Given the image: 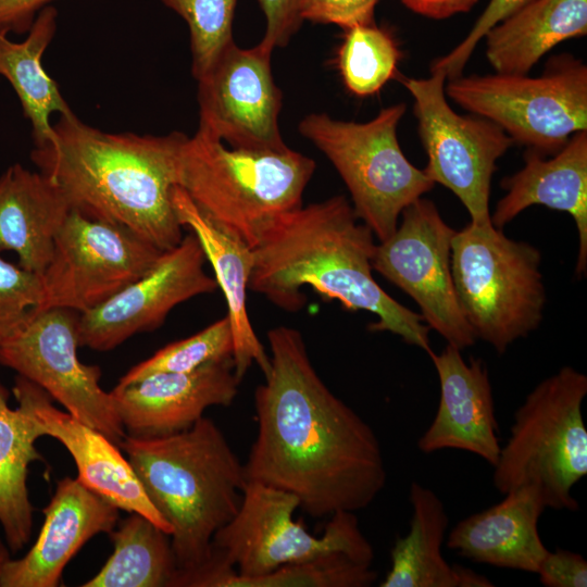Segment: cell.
Masks as SVG:
<instances>
[{
    "instance_id": "1",
    "label": "cell",
    "mask_w": 587,
    "mask_h": 587,
    "mask_svg": "<svg viewBox=\"0 0 587 587\" xmlns=\"http://www.w3.org/2000/svg\"><path fill=\"white\" fill-rule=\"evenodd\" d=\"M267 340L271 367L254 391L247 480L292 494L313 517L365 509L387 480L375 432L325 385L297 328L273 327Z\"/></svg>"
},
{
    "instance_id": "2",
    "label": "cell",
    "mask_w": 587,
    "mask_h": 587,
    "mask_svg": "<svg viewBox=\"0 0 587 587\" xmlns=\"http://www.w3.org/2000/svg\"><path fill=\"white\" fill-rule=\"evenodd\" d=\"M376 243L344 196L301 205L282 216L253 250L248 289L288 312L305 304L304 286L337 300L351 312L376 316L372 332H389L407 344L432 351L429 327L390 297L374 279Z\"/></svg>"
},
{
    "instance_id": "3",
    "label": "cell",
    "mask_w": 587,
    "mask_h": 587,
    "mask_svg": "<svg viewBox=\"0 0 587 587\" xmlns=\"http://www.w3.org/2000/svg\"><path fill=\"white\" fill-rule=\"evenodd\" d=\"M51 142L30 160L66 196L72 209L123 225L166 251L184 235L172 201L176 158L187 135L107 133L75 113L59 115Z\"/></svg>"
},
{
    "instance_id": "4",
    "label": "cell",
    "mask_w": 587,
    "mask_h": 587,
    "mask_svg": "<svg viewBox=\"0 0 587 587\" xmlns=\"http://www.w3.org/2000/svg\"><path fill=\"white\" fill-rule=\"evenodd\" d=\"M120 447L148 499L172 528L174 587L207 567L215 533L237 513L247 484L243 463L215 422L159 438L125 436Z\"/></svg>"
},
{
    "instance_id": "5",
    "label": "cell",
    "mask_w": 587,
    "mask_h": 587,
    "mask_svg": "<svg viewBox=\"0 0 587 587\" xmlns=\"http://www.w3.org/2000/svg\"><path fill=\"white\" fill-rule=\"evenodd\" d=\"M315 162L291 149L228 148L199 129L183 140L176 186L213 222L254 248L285 214L302 205Z\"/></svg>"
},
{
    "instance_id": "6",
    "label": "cell",
    "mask_w": 587,
    "mask_h": 587,
    "mask_svg": "<svg viewBox=\"0 0 587 587\" xmlns=\"http://www.w3.org/2000/svg\"><path fill=\"white\" fill-rule=\"evenodd\" d=\"M586 395L587 376L571 366L541 380L527 395L494 465L498 491L532 485L540 490L547 508L578 510L572 488L587 474L582 412Z\"/></svg>"
},
{
    "instance_id": "7",
    "label": "cell",
    "mask_w": 587,
    "mask_h": 587,
    "mask_svg": "<svg viewBox=\"0 0 587 587\" xmlns=\"http://www.w3.org/2000/svg\"><path fill=\"white\" fill-rule=\"evenodd\" d=\"M540 251L492 225L470 222L451 243V273L461 310L476 339L499 354L537 329L546 289Z\"/></svg>"
},
{
    "instance_id": "8",
    "label": "cell",
    "mask_w": 587,
    "mask_h": 587,
    "mask_svg": "<svg viewBox=\"0 0 587 587\" xmlns=\"http://www.w3.org/2000/svg\"><path fill=\"white\" fill-rule=\"evenodd\" d=\"M404 112L403 103L394 104L366 123L311 113L298 125L300 134L335 166L354 213L379 241L395 233L402 211L435 185L400 148L397 126Z\"/></svg>"
},
{
    "instance_id": "9",
    "label": "cell",
    "mask_w": 587,
    "mask_h": 587,
    "mask_svg": "<svg viewBox=\"0 0 587 587\" xmlns=\"http://www.w3.org/2000/svg\"><path fill=\"white\" fill-rule=\"evenodd\" d=\"M298 508L299 500L292 494L248 480L237 513L213 536L207 585L211 587L229 572L258 577L333 551L373 563L374 549L354 512H335L323 534L314 536L294 520Z\"/></svg>"
},
{
    "instance_id": "10",
    "label": "cell",
    "mask_w": 587,
    "mask_h": 587,
    "mask_svg": "<svg viewBox=\"0 0 587 587\" xmlns=\"http://www.w3.org/2000/svg\"><path fill=\"white\" fill-rule=\"evenodd\" d=\"M447 96L485 117L514 143L554 154L587 130V66L572 55L553 58L538 77L497 73L449 79Z\"/></svg>"
},
{
    "instance_id": "11",
    "label": "cell",
    "mask_w": 587,
    "mask_h": 587,
    "mask_svg": "<svg viewBox=\"0 0 587 587\" xmlns=\"http://www.w3.org/2000/svg\"><path fill=\"white\" fill-rule=\"evenodd\" d=\"M430 72L427 78L400 80L414 99L417 130L427 154L423 171L458 197L472 223L489 224L496 163L514 142L494 122L476 114H458L446 99V75Z\"/></svg>"
},
{
    "instance_id": "12",
    "label": "cell",
    "mask_w": 587,
    "mask_h": 587,
    "mask_svg": "<svg viewBox=\"0 0 587 587\" xmlns=\"http://www.w3.org/2000/svg\"><path fill=\"white\" fill-rule=\"evenodd\" d=\"M127 227L72 209L59 229L41 276L35 311L62 308L85 313L143 276L162 254Z\"/></svg>"
},
{
    "instance_id": "13",
    "label": "cell",
    "mask_w": 587,
    "mask_h": 587,
    "mask_svg": "<svg viewBox=\"0 0 587 587\" xmlns=\"http://www.w3.org/2000/svg\"><path fill=\"white\" fill-rule=\"evenodd\" d=\"M79 315L62 308L32 313L0 346V365L42 388L71 415L120 446L126 434L111 392L99 384L101 369L77 357Z\"/></svg>"
},
{
    "instance_id": "14",
    "label": "cell",
    "mask_w": 587,
    "mask_h": 587,
    "mask_svg": "<svg viewBox=\"0 0 587 587\" xmlns=\"http://www.w3.org/2000/svg\"><path fill=\"white\" fill-rule=\"evenodd\" d=\"M401 215L395 233L376 245L373 271L410 296L429 329L448 345L460 350L473 346L476 336L461 310L451 273V243L457 230L425 198L411 203Z\"/></svg>"
},
{
    "instance_id": "15",
    "label": "cell",
    "mask_w": 587,
    "mask_h": 587,
    "mask_svg": "<svg viewBox=\"0 0 587 587\" xmlns=\"http://www.w3.org/2000/svg\"><path fill=\"white\" fill-rule=\"evenodd\" d=\"M271 49L227 46L198 82L199 129L232 148L285 151L278 125L282 91L271 70Z\"/></svg>"
},
{
    "instance_id": "16",
    "label": "cell",
    "mask_w": 587,
    "mask_h": 587,
    "mask_svg": "<svg viewBox=\"0 0 587 587\" xmlns=\"http://www.w3.org/2000/svg\"><path fill=\"white\" fill-rule=\"evenodd\" d=\"M207 259L193 233L162 252L141 277L97 308L80 313L78 344L109 351L135 334L160 327L177 304L215 291L217 283L203 265Z\"/></svg>"
},
{
    "instance_id": "17",
    "label": "cell",
    "mask_w": 587,
    "mask_h": 587,
    "mask_svg": "<svg viewBox=\"0 0 587 587\" xmlns=\"http://www.w3.org/2000/svg\"><path fill=\"white\" fill-rule=\"evenodd\" d=\"M239 384L234 359L227 358L190 372L116 385L110 392L127 436L159 438L190 428L210 407H229Z\"/></svg>"
},
{
    "instance_id": "18",
    "label": "cell",
    "mask_w": 587,
    "mask_h": 587,
    "mask_svg": "<svg viewBox=\"0 0 587 587\" xmlns=\"http://www.w3.org/2000/svg\"><path fill=\"white\" fill-rule=\"evenodd\" d=\"M13 395L25 404L43 436L59 440L72 455L77 478L120 510L139 513L171 535L172 528L148 499L135 471L117 445L99 430L52 404V398L27 378L16 375Z\"/></svg>"
},
{
    "instance_id": "19",
    "label": "cell",
    "mask_w": 587,
    "mask_h": 587,
    "mask_svg": "<svg viewBox=\"0 0 587 587\" xmlns=\"http://www.w3.org/2000/svg\"><path fill=\"white\" fill-rule=\"evenodd\" d=\"M437 371L440 398L428 428L417 440L423 453L458 449L495 465L500 453L498 422L487 366L480 359L466 362L451 345L428 352Z\"/></svg>"
},
{
    "instance_id": "20",
    "label": "cell",
    "mask_w": 587,
    "mask_h": 587,
    "mask_svg": "<svg viewBox=\"0 0 587 587\" xmlns=\"http://www.w3.org/2000/svg\"><path fill=\"white\" fill-rule=\"evenodd\" d=\"M118 508L65 476L42 510L45 521L35 544L21 559L10 560L3 587H57L63 570L93 536L109 534L118 521Z\"/></svg>"
},
{
    "instance_id": "21",
    "label": "cell",
    "mask_w": 587,
    "mask_h": 587,
    "mask_svg": "<svg viewBox=\"0 0 587 587\" xmlns=\"http://www.w3.org/2000/svg\"><path fill=\"white\" fill-rule=\"evenodd\" d=\"M527 150L523 168L503 178L507 193L490 215L495 227L502 229L525 209L539 204L569 213L578 232V255L575 272L587 270V130L573 134L553 154Z\"/></svg>"
},
{
    "instance_id": "22",
    "label": "cell",
    "mask_w": 587,
    "mask_h": 587,
    "mask_svg": "<svg viewBox=\"0 0 587 587\" xmlns=\"http://www.w3.org/2000/svg\"><path fill=\"white\" fill-rule=\"evenodd\" d=\"M503 495L500 502L458 522L447 547L476 563L536 574L548 551L538 530L547 508L542 495L532 485Z\"/></svg>"
},
{
    "instance_id": "23",
    "label": "cell",
    "mask_w": 587,
    "mask_h": 587,
    "mask_svg": "<svg viewBox=\"0 0 587 587\" xmlns=\"http://www.w3.org/2000/svg\"><path fill=\"white\" fill-rule=\"evenodd\" d=\"M172 201L180 225L198 238L227 303L237 379L241 383L253 363L265 376L271 367L270 355L253 330L246 305L252 248L208 217L180 187H174Z\"/></svg>"
},
{
    "instance_id": "24",
    "label": "cell",
    "mask_w": 587,
    "mask_h": 587,
    "mask_svg": "<svg viewBox=\"0 0 587 587\" xmlns=\"http://www.w3.org/2000/svg\"><path fill=\"white\" fill-rule=\"evenodd\" d=\"M72 207L47 175L20 163L0 175V251H13L18 265L41 275L54 238Z\"/></svg>"
},
{
    "instance_id": "25",
    "label": "cell",
    "mask_w": 587,
    "mask_h": 587,
    "mask_svg": "<svg viewBox=\"0 0 587 587\" xmlns=\"http://www.w3.org/2000/svg\"><path fill=\"white\" fill-rule=\"evenodd\" d=\"M410 529L390 551L391 566L380 587H491V580L472 569L450 564L442 554L449 524L440 498L417 482L410 486Z\"/></svg>"
},
{
    "instance_id": "26",
    "label": "cell",
    "mask_w": 587,
    "mask_h": 587,
    "mask_svg": "<svg viewBox=\"0 0 587 587\" xmlns=\"http://www.w3.org/2000/svg\"><path fill=\"white\" fill-rule=\"evenodd\" d=\"M587 33V0H529L484 36L497 73L527 74L547 52Z\"/></svg>"
},
{
    "instance_id": "27",
    "label": "cell",
    "mask_w": 587,
    "mask_h": 587,
    "mask_svg": "<svg viewBox=\"0 0 587 587\" xmlns=\"http://www.w3.org/2000/svg\"><path fill=\"white\" fill-rule=\"evenodd\" d=\"M58 26V10L48 5L35 18L22 41L0 35V75L12 86L24 116L32 126L35 147L52 141L51 116L74 112L54 79L42 65V55L52 41Z\"/></svg>"
},
{
    "instance_id": "28",
    "label": "cell",
    "mask_w": 587,
    "mask_h": 587,
    "mask_svg": "<svg viewBox=\"0 0 587 587\" xmlns=\"http://www.w3.org/2000/svg\"><path fill=\"white\" fill-rule=\"evenodd\" d=\"M9 390L0 383V524L13 552L27 545L34 509L27 489L29 464L41 461L35 447L42 432L29 409L8 404Z\"/></svg>"
},
{
    "instance_id": "29",
    "label": "cell",
    "mask_w": 587,
    "mask_h": 587,
    "mask_svg": "<svg viewBox=\"0 0 587 587\" xmlns=\"http://www.w3.org/2000/svg\"><path fill=\"white\" fill-rule=\"evenodd\" d=\"M108 535L113 553L83 587H174L178 569L167 533L134 512Z\"/></svg>"
},
{
    "instance_id": "30",
    "label": "cell",
    "mask_w": 587,
    "mask_h": 587,
    "mask_svg": "<svg viewBox=\"0 0 587 587\" xmlns=\"http://www.w3.org/2000/svg\"><path fill=\"white\" fill-rule=\"evenodd\" d=\"M401 51L391 33L375 22L345 28L337 67L346 88L366 97L378 92L396 75Z\"/></svg>"
},
{
    "instance_id": "31",
    "label": "cell",
    "mask_w": 587,
    "mask_h": 587,
    "mask_svg": "<svg viewBox=\"0 0 587 587\" xmlns=\"http://www.w3.org/2000/svg\"><path fill=\"white\" fill-rule=\"evenodd\" d=\"M377 577L372 563L345 551H333L258 577L245 578L232 572L214 587H369Z\"/></svg>"
},
{
    "instance_id": "32",
    "label": "cell",
    "mask_w": 587,
    "mask_h": 587,
    "mask_svg": "<svg viewBox=\"0 0 587 587\" xmlns=\"http://www.w3.org/2000/svg\"><path fill=\"white\" fill-rule=\"evenodd\" d=\"M234 342L227 315L185 339L166 345L134 365L118 380L128 385L159 373H184L207 363L233 358Z\"/></svg>"
},
{
    "instance_id": "33",
    "label": "cell",
    "mask_w": 587,
    "mask_h": 587,
    "mask_svg": "<svg viewBox=\"0 0 587 587\" xmlns=\"http://www.w3.org/2000/svg\"><path fill=\"white\" fill-rule=\"evenodd\" d=\"M188 25L191 73L199 79L223 50L234 42L233 22L237 0H160Z\"/></svg>"
},
{
    "instance_id": "34",
    "label": "cell",
    "mask_w": 587,
    "mask_h": 587,
    "mask_svg": "<svg viewBox=\"0 0 587 587\" xmlns=\"http://www.w3.org/2000/svg\"><path fill=\"white\" fill-rule=\"evenodd\" d=\"M41 298L40 275L0 258V346L24 327Z\"/></svg>"
},
{
    "instance_id": "35",
    "label": "cell",
    "mask_w": 587,
    "mask_h": 587,
    "mask_svg": "<svg viewBox=\"0 0 587 587\" xmlns=\"http://www.w3.org/2000/svg\"><path fill=\"white\" fill-rule=\"evenodd\" d=\"M529 0H490L465 38L448 54L434 61L430 71L442 72L448 79L462 75L476 45L487 32Z\"/></svg>"
},
{
    "instance_id": "36",
    "label": "cell",
    "mask_w": 587,
    "mask_h": 587,
    "mask_svg": "<svg viewBox=\"0 0 587 587\" xmlns=\"http://www.w3.org/2000/svg\"><path fill=\"white\" fill-rule=\"evenodd\" d=\"M379 0H300L302 21L334 24L344 29L358 24L375 22V8Z\"/></svg>"
},
{
    "instance_id": "37",
    "label": "cell",
    "mask_w": 587,
    "mask_h": 587,
    "mask_svg": "<svg viewBox=\"0 0 587 587\" xmlns=\"http://www.w3.org/2000/svg\"><path fill=\"white\" fill-rule=\"evenodd\" d=\"M265 16V32L261 45L271 50L287 46L303 23L300 0H258Z\"/></svg>"
},
{
    "instance_id": "38",
    "label": "cell",
    "mask_w": 587,
    "mask_h": 587,
    "mask_svg": "<svg viewBox=\"0 0 587 587\" xmlns=\"http://www.w3.org/2000/svg\"><path fill=\"white\" fill-rule=\"evenodd\" d=\"M546 587H586L587 562L569 550L547 551L536 573Z\"/></svg>"
},
{
    "instance_id": "39",
    "label": "cell",
    "mask_w": 587,
    "mask_h": 587,
    "mask_svg": "<svg viewBox=\"0 0 587 587\" xmlns=\"http://www.w3.org/2000/svg\"><path fill=\"white\" fill-rule=\"evenodd\" d=\"M55 0H0V35L27 34L38 13Z\"/></svg>"
},
{
    "instance_id": "40",
    "label": "cell",
    "mask_w": 587,
    "mask_h": 587,
    "mask_svg": "<svg viewBox=\"0 0 587 587\" xmlns=\"http://www.w3.org/2000/svg\"><path fill=\"white\" fill-rule=\"evenodd\" d=\"M478 0H401L413 13L433 20H445L471 11Z\"/></svg>"
},
{
    "instance_id": "41",
    "label": "cell",
    "mask_w": 587,
    "mask_h": 587,
    "mask_svg": "<svg viewBox=\"0 0 587 587\" xmlns=\"http://www.w3.org/2000/svg\"><path fill=\"white\" fill-rule=\"evenodd\" d=\"M10 560H11V557H10L9 549L0 539V586H1V578H2L4 567Z\"/></svg>"
}]
</instances>
